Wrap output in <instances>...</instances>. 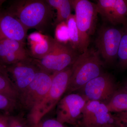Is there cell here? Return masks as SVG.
<instances>
[{
  "label": "cell",
  "instance_id": "6da1fadb",
  "mask_svg": "<svg viewBox=\"0 0 127 127\" xmlns=\"http://www.w3.org/2000/svg\"><path fill=\"white\" fill-rule=\"evenodd\" d=\"M6 10L28 30L35 29L42 33L47 31L54 16L52 7L44 0H13Z\"/></svg>",
  "mask_w": 127,
  "mask_h": 127
},
{
  "label": "cell",
  "instance_id": "9a60e30c",
  "mask_svg": "<svg viewBox=\"0 0 127 127\" xmlns=\"http://www.w3.org/2000/svg\"><path fill=\"white\" fill-rule=\"evenodd\" d=\"M52 7L57 11V17L54 25L56 26L63 22H66L71 15L72 8L70 0H46Z\"/></svg>",
  "mask_w": 127,
  "mask_h": 127
},
{
  "label": "cell",
  "instance_id": "e0dca14e",
  "mask_svg": "<svg viewBox=\"0 0 127 127\" xmlns=\"http://www.w3.org/2000/svg\"><path fill=\"white\" fill-rule=\"evenodd\" d=\"M0 94L18 101L19 94L8 74L0 73Z\"/></svg>",
  "mask_w": 127,
  "mask_h": 127
},
{
  "label": "cell",
  "instance_id": "ba28073f",
  "mask_svg": "<svg viewBox=\"0 0 127 127\" xmlns=\"http://www.w3.org/2000/svg\"><path fill=\"white\" fill-rule=\"evenodd\" d=\"M116 86L112 76L103 72L87 83L80 90L82 95L88 101H99L107 104L117 91Z\"/></svg>",
  "mask_w": 127,
  "mask_h": 127
},
{
  "label": "cell",
  "instance_id": "4dcf8cb0",
  "mask_svg": "<svg viewBox=\"0 0 127 127\" xmlns=\"http://www.w3.org/2000/svg\"><path fill=\"white\" fill-rule=\"evenodd\" d=\"M114 127L113 126H107V127Z\"/></svg>",
  "mask_w": 127,
  "mask_h": 127
},
{
  "label": "cell",
  "instance_id": "4316f807",
  "mask_svg": "<svg viewBox=\"0 0 127 127\" xmlns=\"http://www.w3.org/2000/svg\"><path fill=\"white\" fill-rule=\"evenodd\" d=\"M10 116L6 113H0V127H10Z\"/></svg>",
  "mask_w": 127,
  "mask_h": 127
},
{
  "label": "cell",
  "instance_id": "7c38bea8",
  "mask_svg": "<svg viewBox=\"0 0 127 127\" xmlns=\"http://www.w3.org/2000/svg\"><path fill=\"white\" fill-rule=\"evenodd\" d=\"M98 13L105 22L114 26L127 25V0H98Z\"/></svg>",
  "mask_w": 127,
  "mask_h": 127
},
{
  "label": "cell",
  "instance_id": "1f68e13d",
  "mask_svg": "<svg viewBox=\"0 0 127 127\" xmlns=\"http://www.w3.org/2000/svg\"></svg>",
  "mask_w": 127,
  "mask_h": 127
},
{
  "label": "cell",
  "instance_id": "cb8c5ba5",
  "mask_svg": "<svg viewBox=\"0 0 127 127\" xmlns=\"http://www.w3.org/2000/svg\"><path fill=\"white\" fill-rule=\"evenodd\" d=\"M33 127H68L65 126L56 119H48L43 121H41Z\"/></svg>",
  "mask_w": 127,
  "mask_h": 127
},
{
  "label": "cell",
  "instance_id": "8992f818",
  "mask_svg": "<svg viewBox=\"0 0 127 127\" xmlns=\"http://www.w3.org/2000/svg\"><path fill=\"white\" fill-rule=\"evenodd\" d=\"M77 52L69 45L56 40L55 46L49 54L42 59H33L41 70L53 74L71 66L79 55Z\"/></svg>",
  "mask_w": 127,
  "mask_h": 127
},
{
  "label": "cell",
  "instance_id": "484cf974",
  "mask_svg": "<svg viewBox=\"0 0 127 127\" xmlns=\"http://www.w3.org/2000/svg\"><path fill=\"white\" fill-rule=\"evenodd\" d=\"M10 127H26L22 120L18 117L10 116Z\"/></svg>",
  "mask_w": 127,
  "mask_h": 127
},
{
  "label": "cell",
  "instance_id": "3957f363",
  "mask_svg": "<svg viewBox=\"0 0 127 127\" xmlns=\"http://www.w3.org/2000/svg\"><path fill=\"white\" fill-rule=\"evenodd\" d=\"M72 73L71 66L54 73L51 85L45 97L29 118L32 127L36 125L59 102L65 93Z\"/></svg>",
  "mask_w": 127,
  "mask_h": 127
},
{
  "label": "cell",
  "instance_id": "5bb4252c",
  "mask_svg": "<svg viewBox=\"0 0 127 127\" xmlns=\"http://www.w3.org/2000/svg\"><path fill=\"white\" fill-rule=\"evenodd\" d=\"M56 40L50 36L46 35L45 39L39 43L30 45V56L33 59L39 60L46 56L52 50Z\"/></svg>",
  "mask_w": 127,
  "mask_h": 127
},
{
  "label": "cell",
  "instance_id": "7a4b0ae2",
  "mask_svg": "<svg viewBox=\"0 0 127 127\" xmlns=\"http://www.w3.org/2000/svg\"><path fill=\"white\" fill-rule=\"evenodd\" d=\"M103 64L97 51L87 49L78 55L71 66L72 73L66 95L80 90L87 83L102 73Z\"/></svg>",
  "mask_w": 127,
  "mask_h": 127
},
{
  "label": "cell",
  "instance_id": "d4e9b609",
  "mask_svg": "<svg viewBox=\"0 0 127 127\" xmlns=\"http://www.w3.org/2000/svg\"><path fill=\"white\" fill-rule=\"evenodd\" d=\"M45 36L39 32H34L28 36V40L30 45L39 43L44 40Z\"/></svg>",
  "mask_w": 127,
  "mask_h": 127
},
{
  "label": "cell",
  "instance_id": "52a82bcc",
  "mask_svg": "<svg viewBox=\"0 0 127 127\" xmlns=\"http://www.w3.org/2000/svg\"><path fill=\"white\" fill-rule=\"evenodd\" d=\"M123 33V28L113 26L103 25L98 30L95 41L96 51L107 63H113L117 58Z\"/></svg>",
  "mask_w": 127,
  "mask_h": 127
},
{
  "label": "cell",
  "instance_id": "277c9868",
  "mask_svg": "<svg viewBox=\"0 0 127 127\" xmlns=\"http://www.w3.org/2000/svg\"><path fill=\"white\" fill-rule=\"evenodd\" d=\"M75 11V18L79 36L80 54L88 48L90 36L95 33L98 13L96 4L88 0H70Z\"/></svg>",
  "mask_w": 127,
  "mask_h": 127
},
{
  "label": "cell",
  "instance_id": "8fae6325",
  "mask_svg": "<svg viewBox=\"0 0 127 127\" xmlns=\"http://www.w3.org/2000/svg\"><path fill=\"white\" fill-rule=\"evenodd\" d=\"M6 69L19 95L30 85L40 69L31 57L7 66Z\"/></svg>",
  "mask_w": 127,
  "mask_h": 127
},
{
  "label": "cell",
  "instance_id": "f546056e",
  "mask_svg": "<svg viewBox=\"0 0 127 127\" xmlns=\"http://www.w3.org/2000/svg\"><path fill=\"white\" fill-rule=\"evenodd\" d=\"M124 90H125V91L127 92V82L125 83V86H124V88L123 89Z\"/></svg>",
  "mask_w": 127,
  "mask_h": 127
},
{
  "label": "cell",
  "instance_id": "7402d4cb",
  "mask_svg": "<svg viewBox=\"0 0 127 127\" xmlns=\"http://www.w3.org/2000/svg\"><path fill=\"white\" fill-rule=\"evenodd\" d=\"M55 39L58 42L63 44L69 43V33L66 22H63L56 26Z\"/></svg>",
  "mask_w": 127,
  "mask_h": 127
},
{
  "label": "cell",
  "instance_id": "d6986e66",
  "mask_svg": "<svg viewBox=\"0 0 127 127\" xmlns=\"http://www.w3.org/2000/svg\"><path fill=\"white\" fill-rule=\"evenodd\" d=\"M0 41L22 60H25L31 57L30 53L25 48V43L12 39H4L0 40Z\"/></svg>",
  "mask_w": 127,
  "mask_h": 127
},
{
  "label": "cell",
  "instance_id": "9c48e42d",
  "mask_svg": "<svg viewBox=\"0 0 127 127\" xmlns=\"http://www.w3.org/2000/svg\"><path fill=\"white\" fill-rule=\"evenodd\" d=\"M87 101L78 94L66 95L57 104V120L64 124L77 125Z\"/></svg>",
  "mask_w": 127,
  "mask_h": 127
},
{
  "label": "cell",
  "instance_id": "ffe728a7",
  "mask_svg": "<svg viewBox=\"0 0 127 127\" xmlns=\"http://www.w3.org/2000/svg\"><path fill=\"white\" fill-rule=\"evenodd\" d=\"M22 61L23 60L0 41V64L1 65L6 68Z\"/></svg>",
  "mask_w": 127,
  "mask_h": 127
},
{
  "label": "cell",
  "instance_id": "44dd1931",
  "mask_svg": "<svg viewBox=\"0 0 127 127\" xmlns=\"http://www.w3.org/2000/svg\"><path fill=\"white\" fill-rule=\"evenodd\" d=\"M123 33L119 47L118 57L121 68H127V25L123 26Z\"/></svg>",
  "mask_w": 127,
  "mask_h": 127
},
{
  "label": "cell",
  "instance_id": "2e32d148",
  "mask_svg": "<svg viewBox=\"0 0 127 127\" xmlns=\"http://www.w3.org/2000/svg\"><path fill=\"white\" fill-rule=\"evenodd\" d=\"M106 105L110 112H127V92L117 91Z\"/></svg>",
  "mask_w": 127,
  "mask_h": 127
},
{
  "label": "cell",
  "instance_id": "603a6c76",
  "mask_svg": "<svg viewBox=\"0 0 127 127\" xmlns=\"http://www.w3.org/2000/svg\"><path fill=\"white\" fill-rule=\"evenodd\" d=\"M17 101L7 96L0 94V111L9 114L17 106Z\"/></svg>",
  "mask_w": 127,
  "mask_h": 127
},
{
  "label": "cell",
  "instance_id": "f1b7e54d",
  "mask_svg": "<svg viewBox=\"0 0 127 127\" xmlns=\"http://www.w3.org/2000/svg\"><path fill=\"white\" fill-rule=\"evenodd\" d=\"M6 1L5 0H0V7L2 5V4Z\"/></svg>",
  "mask_w": 127,
  "mask_h": 127
},
{
  "label": "cell",
  "instance_id": "5b68a950",
  "mask_svg": "<svg viewBox=\"0 0 127 127\" xmlns=\"http://www.w3.org/2000/svg\"><path fill=\"white\" fill-rule=\"evenodd\" d=\"M53 75L40 69L30 85L19 95L18 100L29 115L45 97L51 85Z\"/></svg>",
  "mask_w": 127,
  "mask_h": 127
},
{
  "label": "cell",
  "instance_id": "4fadbf2b",
  "mask_svg": "<svg viewBox=\"0 0 127 127\" xmlns=\"http://www.w3.org/2000/svg\"><path fill=\"white\" fill-rule=\"evenodd\" d=\"M28 31L6 10L0 9V40L12 39L25 43Z\"/></svg>",
  "mask_w": 127,
  "mask_h": 127
},
{
  "label": "cell",
  "instance_id": "83f0119b",
  "mask_svg": "<svg viewBox=\"0 0 127 127\" xmlns=\"http://www.w3.org/2000/svg\"><path fill=\"white\" fill-rule=\"evenodd\" d=\"M0 73H7V70H6V68L4 66L1 65L0 64Z\"/></svg>",
  "mask_w": 127,
  "mask_h": 127
},
{
  "label": "cell",
  "instance_id": "30bf717a",
  "mask_svg": "<svg viewBox=\"0 0 127 127\" xmlns=\"http://www.w3.org/2000/svg\"><path fill=\"white\" fill-rule=\"evenodd\" d=\"M108 111L106 104L97 101L88 100L82 114L83 127H106L113 126L115 119Z\"/></svg>",
  "mask_w": 127,
  "mask_h": 127
},
{
  "label": "cell",
  "instance_id": "ac0fdd59",
  "mask_svg": "<svg viewBox=\"0 0 127 127\" xmlns=\"http://www.w3.org/2000/svg\"><path fill=\"white\" fill-rule=\"evenodd\" d=\"M69 36V45L71 47L79 52V36L75 15L71 14L66 21Z\"/></svg>",
  "mask_w": 127,
  "mask_h": 127
}]
</instances>
